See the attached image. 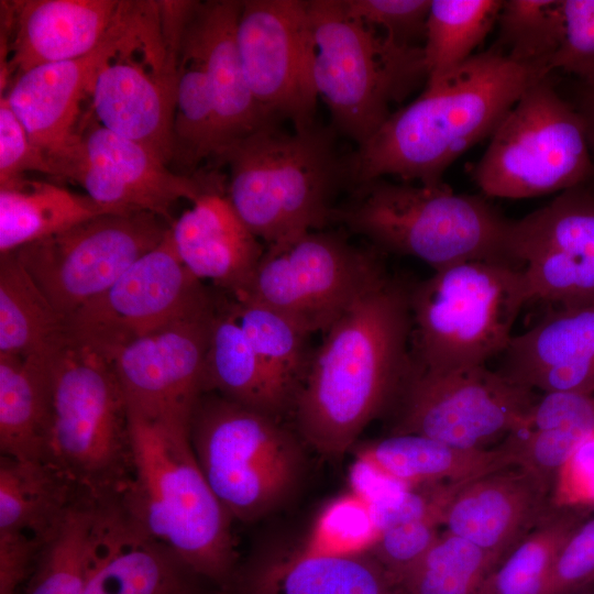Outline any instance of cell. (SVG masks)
Segmentation results:
<instances>
[{
	"label": "cell",
	"instance_id": "cell-1",
	"mask_svg": "<svg viewBox=\"0 0 594 594\" xmlns=\"http://www.w3.org/2000/svg\"><path fill=\"white\" fill-rule=\"evenodd\" d=\"M411 285L386 275L326 332L293 408L315 450L339 457L394 405L410 371Z\"/></svg>",
	"mask_w": 594,
	"mask_h": 594
},
{
	"label": "cell",
	"instance_id": "cell-2",
	"mask_svg": "<svg viewBox=\"0 0 594 594\" xmlns=\"http://www.w3.org/2000/svg\"><path fill=\"white\" fill-rule=\"evenodd\" d=\"M546 76L495 45L474 54L442 79L426 84L415 100L358 146L349 157L351 184L387 176L442 184L446 169L492 136L522 92Z\"/></svg>",
	"mask_w": 594,
	"mask_h": 594
},
{
	"label": "cell",
	"instance_id": "cell-3",
	"mask_svg": "<svg viewBox=\"0 0 594 594\" xmlns=\"http://www.w3.org/2000/svg\"><path fill=\"white\" fill-rule=\"evenodd\" d=\"M132 473L112 499L143 534L167 547L195 575L227 585L237 561L232 517L193 451L189 435L129 410Z\"/></svg>",
	"mask_w": 594,
	"mask_h": 594
},
{
	"label": "cell",
	"instance_id": "cell-4",
	"mask_svg": "<svg viewBox=\"0 0 594 594\" xmlns=\"http://www.w3.org/2000/svg\"><path fill=\"white\" fill-rule=\"evenodd\" d=\"M229 168L227 198L267 248L333 222L334 197L350 178L334 131L316 123L286 131L271 121L217 158Z\"/></svg>",
	"mask_w": 594,
	"mask_h": 594
},
{
	"label": "cell",
	"instance_id": "cell-5",
	"mask_svg": "<svg viewBox=\"0 0 594 594\" xmlns=\"http://www.w3.org/2000/svg\"><path fill=\"white\" fill-rule=\"evenodd\" d=\"M513 221L484 197L455 194L443 183L426 186L386 178L354 186L333 215V222L376 249L416 257L433 272L471 261L517 265L509 249Z\"/></svg>",
	"mask_w": 594,
	"mask_h": 594
},
{
	"label": "cell",
	"instance_id": "cell-6",
	"mask_svg": "<svg viewBox=\"0 0 594 594\" xmlns=\"http://www.w3.org/2000/svg\"><path fill=\"white\" fill-rule=\"evenodd\" d=\"M45 462L97 502L116 498L133 468L128 403L108 358L67 334L52 352Z\"/></svg>",
	"mask_w": 594,
	"mask_h": 594
},
{
	"label": "cell",
	"instance_id": "cell-7",
	"mask_svg": "<svg viewBox=\"0 0 594 594\" xmlns=\"http://www.w3.org/2000/svg\"><path fill=\"white\" fill-rule=\"evenodd\" d=\"M522 267L471 261L435 271L411 285L410 356L421 370L487 365L514 338L513 328L530 302Z\"/></svg>",
	"mask_w": 594,
	"mask_h": 594
},
{
	"label": "cell",
	"instance_id": "cell-8",
	"mask_svg": "<svg viewBox=\"0 0 594 594\" xmlns=\"http://www.w3.org/2000/svg\"><path fill=\"white\" fill-rule=\"evenodd\" d=\"M312 78L333 127L358 146L391 117L392 106L426 79L420 46L403 45L352 16L343 0H306Z\"/></svg>",
	"mask_w": 594,
	"mask_h": 594
},
{
	"label": "cell",
	"instance_id": "cell-9",
	"mask_svg": "<svg viewBox=\"0 0 594 594\" xmlns=\"http://www.w3.org/2000/svg\"><path fill=\"white\" fill-rule=\"evenodd\" d=\"M189 440L200 470L232 519L265 516L287 499L300 479V446L278 418L217 393L207 392L199 399Z\"/></svg>",
	"mask_w": 594,
	"mask_h": 594
},
{
	"label": "cell",
	"instance_id": "cell-10",
	"mask_svg": "<svg viewBox=\"0 0 594 594\" xmlns=\"http://www.w3.org/2000/svg\"><path fill=\"white\" fill-rule=\"evenodd\" d=\"M593 175L583 120L549 76L522 92L473 170L484 196L506 199L561 193Z\"/></svg>",
	"mask_w": 594,
	"mask_h": 594
},
{
	"label": "cell",
	"instance_id": "cell-11",
	"mask_svg": "<svg viewBox=\"0 0 594 594\" xmlns=\"http://www.w3.org/2000/svg\"><path fill=\"white\" fill-rule=\"evenodd\" d=\"M386 275L375 251L315 230L267 248L240 298L278 311L309 336L324 333Z\"/></svg>",
	"mask_w": 594,
	"mask_h": 594
},
{
	"label": "cell",
	"instance_id": "cell-12",
	"mask_svg": "<svg viewBox=\"0 0 594 594\" xmlns=\"http://www.w3.org/2000/svg\"><path fill=\"white\" fill-rule=\"evenodd\" d=\"M539 395L488 365L431 371L411 363L393 405L392 433L484 449L516 431Z\"/></svg>",
	"mask_w": 594,
	"mask_h": 594
},
{
	"label": "cell",
	"instance_id": "cell-13",
	"mask_svg": "<svg viewBox=\"0 0 594 594\" xmlns=\"http://www.w3.org/2000/svg\"><path fill=\"white\" fill-rule=\"evenodd\" d=\"M166 221L151 212L106 213L13 252L67 323L164 240Z\"/></svg>",
	"mask_w": 594,
	"mask_h": 594
},
{
	"label": "cell",
	"instance_id": "cell-14",
	"mask_svg": "<svg viewBox=\"0 0 594 594\" xmlns=\"http://www.w3.org/2000/svg\"><path fill=\"white\" fill-rule=\"evenodd\" d=\"M164 52L158 1H121L102 41L84 56L35 66L2 95L32 143L52 161L78 138L80 106L97 73L120 53Z\"/></svg>",
	"mask_w": 594,
	"mask_h": 594
},
{
	"label": "cell",
	"instance_id": "cell-15",
	"mask_svg": "<svg viewBox=\"0 0 594 594\" xmlns=\"http://www.w3.org/2000/svg\"><path fill=\"white\" fill-rule=\"evenodd\" d=\"M217 309L180 261L170 229L105 293L67 320L69 336L106 354L175 321Z\"/></svg>",
	"mask_w": 594,
	"mask_h": 594
},
{
	"label": "cell",
	"instance_id": "cell-16",
	"mask_svg": "<svg viewBox=\"0 0 594 594\" xmlns=\"http://www.w3.org/2000/svg\"><path fill=\"white\" fill-rule=\"evenodd\" d=\"M55 177L79 185L116 212H151L169 219L179 199L191 204L218 190L198 177L172 172L142 145L112 133L94 114L80 120L78 138L53 161Z\"/></svg>",
	"mask_w": 594,
	"mask_h": 594
},
{
	"label": "cell",
	"instance_id": "cell-17",
	"mask_svg": "<svg viewBox=\"0 0 594 594\" xmlns=\"http://www.w3.org/2000/svg\"><path fill=\"white\" fill-rule=\"evenodd\" d=\"M217 309L175 321L105 354L130 411L189 435L195 408L207 393L206 353Z\"/></svg>",
	"mask_w": 594,
	"mask_h": 594
},
{
	"label": "cell",
	"instance_id": "cell-18",
	"mask_svg": "<svg viewBox=\"0 0 594 594\" xmlns=\"http://www.w3.org/2000/svg\"><path fill=\"white\" fill-rule=\"evenodd\" d=\"M237 44L248 84L261 108L274 120H290L296 129L315 123L318 96L307 2L242 1Z\"/></svg>",
	"mask_w": 594,
	"mask_h": 594
},
{
	"label": "cell",
	"instance_id": "cell-19",
	"mask_svg": "<svg viewBox=\"0 0 594 594\" xmlns=\"http://www.w3.org/2000/svg\"><path fill=\"white\" fill-rule=\"evenodd\" d=\"M584 184L513 221L510 255L524 270L531 301L594 304V193Z\"/></svg>",
	"mask_w": 594,
	"mask_h": 594
},
{
	"label": "cell",
	"instance_id": "cell-20",
	"mask_svg": "<svg viewBox=\"0 0 594 594\" xmlns=\"http://www.w3.org/2000/svg\"><path fill=\"white\" fill-rule=\"evenodd\" d=\"M120 4L118 0L1 1V88L35 66L91 52L107 34Z\"/></svg>",
	"mask_w": 594,
	"mask_h": 594
},
{
	"label": "cell",
	"instance_id": "cell-21",
	"mask_svg": "<svg viewBox=\"0 0 594 594\" xmlns=\"http://www.w3.org/2000/svg\"><path fill=\"white\" fill-rule=\"evenodd\" d=\"M140 51L144 50L120 53L97 73L89 91L92 114L107 130L142 145L168 166L174 157L177 77L145 58L135 59Z\"/></svg>",
	"mask_w": 594,
	"mask_h": 594
},
{
	"label": "cell",
	"instance_id": "cell-22",
	"mask_svg": "<svg viewBox=\"0 0 594 594\" xmlns=\"http://www.w3.org/2000/svg\"><path fill=\"white\" fill-rule=\"evenodd\" d=\"M549 499L544 483L522 468L510 466L460 487L446 506L442 526L498 563L546 515Z\"/></svg>",
	"mask_w": 594,
	"mask_h": 594
},
{
	"label": "cell",
	"instance_id": "cell-23",
	"mask_svg": "<svg viewBox=\"0 0 594 594\" xmlns=\"http://www.w3.org/2000/svg\"><path fill=\"white\" fill-rule=\"evenodd\" d=\"M497 369L539 394L594 387V304L560 307L515 334Z\"/></svg>",
	"mask_w": 594,
	"mask_h": 594
},
{
	"label": "cell",
	"instance_id": "cell-24",
	"mask_svg": "<svg viewBox=\"0 0 594 594\" xmlns=\"http://www.w3.org/2000/svg\"><path fill=\"white\" fill-rule=\"evenodd\" d=\"M242 1H196L186 34L204 63L211 88L217 154L263 127L272 119L257 103L248 84L237 44V23Z\"/></svg>",
	"mask_w": 594,
	"mask_h": 594
},
{
	"label": "cell",
	"instance_id": "cell-25",
	"mask_svg": "<svg viewBox=\"0 0 594 594\" xmlns=\"http://www.w3.org/2000/svg\"><path fill=\"white\" fill-rule=\"evenodd\" d=\"M176 252L199 280H210L233 299L244 296L264 254L221 190L204 194L170 226Z\"/></svg>",
	"mask_w": 594,
	"mask_h": 594
},
{
	"label": "cell",
	"instance_id": "cell-26",
	"mask_svg": "<svg viewBox=\"0 0 594 594\" xmlns=\"http://www.w3.org/2000/svg\"><path fill=\"white\" fill-rule=\"evenodd\" d=\"M189 574L167 547L143 534L113 501L100 504L85 594H189Z\"/></svg>",
	"mask_w": 594,
	"mask_h": 594
},
{
	"label": "cell",
	"instance_id": "cell-27",
	"mask_svg": "<svg viewBox=\"0 0 594 594\" xmlns=\"http://www.w3.org/2000/svg\"><path fill=\"white\" fill-rule=\"evenodd\" d=\"M358 454L411 487L465 485L517 463L516 451L507 438L495 448L465 449L420 435L391 433L365 446Z\"/></svg>",
	"mask_w": 594,
	"mask_h": 594
},
{
	"label": "cell",
	"instance_id": "cell-28",
	"mask_svg": "<svg viewBox=\"0 0 594 594\" xmlns=\"http://www.w3.org/2000/svg\"><path fill=\"white\" fill-rule=\"evenodd\" d=\"M53 350L25 356L0 354L1 455L45 461L52 420Z\"/></svg>",
	"mask_w": 594,
	"mask_h": 594
},
{
	"label": "cell",
	"instance_id": "cell-29",
	"mask_svg": "<svg viewBox=\"0 0 594 594\" xmlns=\"http://www.w3.org/2000/svg\"><path fill=\"white\" fill-rule=\"evenodd\" d=\"M593 431L594 387L540 394L516 430L518 465L551 483L573 449Z\"/></svg>",
	"mask_w": 594,
	"mask_h": 594
},
{
	"label": "cell",
	"instance_id": "cell-30",
	"mask_svg": "<svg viewBox=\"0 0 594 594\" xmlns=\"http://www.w3.org/2000/svg\"><path fill=\"white\" fill-rule=\"evenodd\" d=\"M207 392L275 418L292 405L253 350L230 306L217 309L205 363Z\"/></svg>",
	"mask_w": 594,
	"mask_h": 594
},
{
	"label": "cell",
	"instance_id": "cell-31",
	"mask_svg": "<svg viewBox=\"0 0 594 594\" xmlns=\"http://www.w3.org/2000/svg\"><path fill=\"white\" fill-rule=\"evenodd\" d=\"M81 495L45 461L1 455L0 534H24L45 540Z\"/></svg>",
	"mask_w": 594,
	"mask_h": 594
},
{
	"label": "cell",
	"instance_id": "cell-32",
	"mask_svg": "<svg viewBox=\"0 0 594 594\" xmlns=\"http://www.w3.org/2000/svg\"><path fill=\"white\" fill-rule=\"evenodd\" d=\"M106 213H120L52 183L0 187V255Z\"/></svg>",
	"mask_w": 594,
	"mask_h": 594
},
{
	"label": "cell",
	"instance_id": "cell-33",
	"mask_svg": "<svg viewBox=\"0 0 594 594\" xmlns=\"http://www.w3.org/2000/svg\"><path fill=\"white\" fill-rule=\"evenodd\" d=\"M395 586L373 558L297 552L257 572L245 594H394Z\"/></svg>",
	"mask_w": 594,
	"mask_h": 594
},
{
	"label": "cell",
	"instance_id": "cell-34",
	"mask_svg": "<svg viewBox=\"0 0 594 594\" xmlns=\"http://www.w3.org/2000/svg\"><path fill=\"white\" fill-rule=\"evenodd\" d=\"M67 334L66 320L14 252L0 255V354L25 356L50 351Z\"/></svg>",
	"mask_w": 594,
	"mask_h": 594
},
{
	"label": "cell",
	"instance_id": "cell-35",
	"mask_svg": "<svg viewBox=\"0 0 594 594\" xmlns=\"http://www.w3.org/2000/svg\"><path fill=\"white\" fill-rule=\"evenodd\" d=\"M100 503L81 495L45 540L23 594H85Z\"/></svg>",
	"mask_w": 594,
	"mask_h": 594
},
{
	"label": "cell",
	"instance_id": "cell-36",
	"mask_svg": "<svg viewBox=\"0 0 594 594\" xmlns=\"http://www.w3.org/2000/svg\"><path fill=\"white\" fill-rule=\"evenodd\" d=\"M590 509L550 507L494 566L477 594H544L562 546Z\"/></svg>",
	"mask_w": 594,
	"mask_h": 594
},
{
	"label": "cell",
	"instance_id": "cell-37",
	"mask_svg": "<svg viewBox=\"0 0 594 594\" xmlns=\"http://www.w3.org/2000/svg\"><path fill=\"white\" fill-rule=\"evenodd\" d=\"M504 0H431L422 46L426 84L436 82L463 63L482 43Z\"/></svg>",
	"mask_w": 594,
	"mask_h": 594
},
{
	"label": "cell",
	"instance_id": "cell-38",
	"mask_svg": "<svg viewBox=\"0 0 594 594\" xmlns=\"http://www.w3.org/2000/svg\"><path fill=\"white\" fill-rule=\"evenodd\" d=\"M173 146V162L185 168H194L217 154L211 88L202 59L185 30L177 64Z\"/></svg>",
	"mask_w": 594,
	"mask_h": 594
},
{
	"label": "cell",
	"instance_id": "cell-39",
	"mask_svg": "<svg viewBox=\"0 0 594 594\" xmlns=\"http://www.w3.org/2000/svg\"><path fill=\"white\" fill-rule=\"evenodd\" d=\"M229 306L262 364L293 405L312 354L307 346L309 334L251 298L233 299Z\"/></svg>",
	"mask_w": 594,
	"mask_h": 594
},
{
	"label": "cell",
	"instance_id": "cell-40",
	"mask_svg": "<svg viewBox=\"0 0 594 594\" xmlns=\"http://www.w3.org/2000/svg\"><path fill=\"white\" fill-rule=\"evenodd\" d=\"M496 564L482 548L444 531L398 586L406 594H477Z\"/></svg>",
	"mask_w": 594,
	"mask_h": 594
},
{
	"label": "cell",
	"instance_id": "cell-41",
	"mask_svg": "<svg viewBox=\"0 0 594 594\" xmlns=\"http://www.w3.org/2000/svg\"><path fill=\"white\" fill-rule=\"evenodd\" d=\"M497 22L495 46L516 63L549 75L561 37V0H505Z\"/></svg>",
	"mask_w": 594,
	"mask_h": 594
},
{
	"label": "cell",
	"instance_id": "cell-42",
	"mask_svg": "<svg viewBox=\"0 0 594 594\" xmlns=\"http://www.w3.org/2000/svg\"><path fill=\"white\" fill-rule=\"evenodd\" d=\"M380 535L369 504L349 492L324 505L298 553L362 557L371 553Z\"/></svg>",
	"mask_w": 594,
	"mask_h": 594
},
{
	"label": "cell",
	"instance_id": "cell-43",
	"mask_svg": "<svg viewBox=\"0 0 594 594\" xmlns=\"http://www.w3.org/2000/svg\"><path fill=\"white\" fill-rule=\"evenodd\" d=\"M560 43L549 70H562L594 84V0H561Z\"/></svg>",
	"mask_w": 594,
	"mask_h": 594
},
{
	"label": "cell",
	"instance_id": "cell-44",
	"mask_svg": "<svg viewBox=\"0 0 594 594\" xmlns=\"http://www.w3.org/2000/svg\"><path fill=\"white\" fill-rule=\"evenodd\" d=\"M346 11L403 45L425 40L431 0H343Z\"/></svg>",
	"mask_w": 594,
	"mask_h": 594
},
{
	"label": "cell",
	"instance_id": "cell-45",
	"mask_svg": "<svg viewBox=\"0 0 594 594\" xmlns=\"http://www.w3.org/2000/svg\"><path fill=\"white\" fill-rule=\"evenodd\" d=\"M439 518H426L383 530L371 551L372 558L398 586L400 579L431 548L440 536Z\"/></svg>",
	"mask_w": 594,
	"mask_h": 594
},
{
	"label": "cell",
	"instance_id": "cell-46",
	"mask_svg": "<svg viewBox=\"0 0 594 594\" xmlns=\"http://www.w3.org/2000/svg\"><path fill=\"white\" fill-rule=\"evenodd\" d=\"M26 172L55 176L48 157L31 141L7 98L0 99V187L15 185Z\"/></svg>",
	"mask_w": 594,
	"mask_h": 594
},
{
	"label": "cell",
	"instance_id": "cell-47",
	"mask_svg": "<svg viewBox=\"0 0 594 594\" xmlns=\"http://www.w3.org/2000/svg\"><path fill=\"white\" fill-rule=\"evenodd\" d=\"M594 582V516L586 517L562 546L544 594H573Z\"/></svg>",
	"mask_w": 594,
	"mask_h": 594
},
{
	"label": "cell",
	"instance_id": "cell-48",
	"mask_svg": "<svg viewBox=\"0 0 594 594\" xmlns=\"http://www.w3.org/2000/svg\"><path fill=\"white\" fill-rule=\"evenodd\" d=\"M550 506L594 508V431L585 437L558 470L550 490Z\"/></svg>",
	"mask_w": 594,
	"mask_h": 594
},
{
	"label": "cell",
	"instance_id": "cell-49",
	"mask_svg": "<svg viewBox=\"0 0 594 594\" xmlns=\"http://www.w3.org/2000/svg\"><path fill=\"white\" fill-rule=\"evenodd\" d=\"M45 540L24 534H0V594L20 592L34 570Z\"/></svg>",
	"mask_w": 594,
	"mask_h": 594
},
{
	"label": "cell",
	"instance_id": "cell-50",
	"mask_svg": "<svg viewBox=\"0 0 594 594\" xmlns=\"http://www.w3.org/2000/svg\"><path fill=\"white\" fill-rule=\"evenodd\" d=\"M350 492L367 504L377 502L402 488L408 487L381 471L369 459L358 454L349 470Z\"/></svg>",
	"mask_w": 594,
	"mask_h": 594
},
{
	"label": "cell",
	"instance_id": "cell-51",
	"mask_svg": "<svg viewBox=\"0 0 594 594\" xmlns=\"http://www.w3.org/2000/svg\"><path fill=\"white\" fill-rule=\"evenodd\" d=\"M580 84V88L575 96L576 101L572 105L583 120L594 165V84Z\"/></svg>",
	"mask_w": 594,
	"mask_h": 594
},
{
	"label": "cell",
	"instance_id": "cell-52",
	"mask_svg": "<svg viewBox=\"0 0 594 594\" xmlns=\"http://www.w3.org/2000/svg\"><path fill=\"white\" fill-rule=\"evenodd\" d=\"M573 594H594V582Z\"/></svg>",
	"mask_w": 594,
	"mask_h": 594
},
{
	"label": "cell",
	"instance_id": "cell-53",
	"mask_svg": "<svg viewBox=\"0 0 594 594\" xmlns=\"http://www.w3.org/2000/svg\"><path fill=\"white\" fill-rule=\"evenodd\" d=\"M189 594H194V593L191 592V593H189Z\"/></svg>",
	"mask_w": 594,
	"mask_h": 594
},
{
	"label": "cell",
	"instance_id": "cell-54",
	"mask_svg": "<svg viewBox=\"0 0 594 594\" xmlns=\"http://www.w3.org/2000/svg\"><path fill=\"white\" fill-rule=\"evenodd\" d=\"M18 594H21V592H19Z\"/></svg>",
	"mask_w": 594,
	"mask_h": 594
}]
</instances>
